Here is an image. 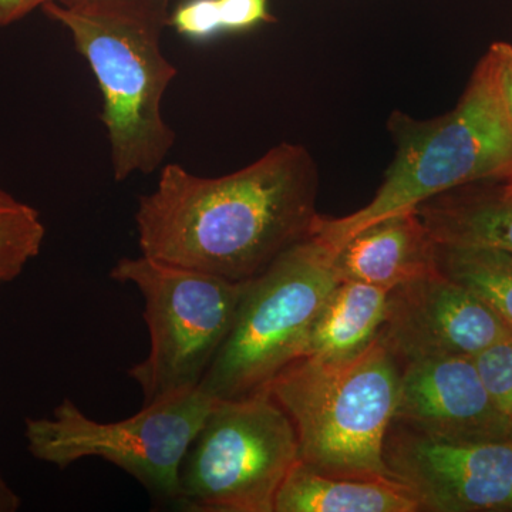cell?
<instances>
[{"mask_svg": "<svg viewBox=\"0 0 512 512\" xmlns=\"http://www.w3.org/2000/svg\"><path fill=\"white\" fill-rule=\"evenodd\" d=\"M318 184V168L298 144H279L222 177L165 164L156 190L138 201L141 254L228 281H251L311 237Z\"/></svg>", "mask_w": 512, "mask_h": 512, "instance_id": "obj_1", "label": "cell"}, {"mask_svg": "<svg viewBox=\"0 0 512 512\" xmlns=\"http://www.w3.org/2000/svg\"><path fill=\"white\" fill-rule=\"evenodd\" d=\"M42 9L69 30L99 84L114 180L153 174L175 143L163 116L164 94L178 74L163 52L170 2L92 0Z\"/></svg>", "mask_w": 512, "mask_h": 512, "instance_id": "obj_2", "label": "cell"}, {"mask_svg": "<svg viewBox=\"0 0 512 512\" xmlns=\"http://www.w3.org/2000/svg\"><path fill=\"white\" fill-rule=\"evenodd\" d=\"M396 157L373 200L342 218L319 215L312 234L338 249L373 222L477 181L512 177V126L498 86L494 47L480 60L456 109L419 121L389 120Z\"/></svg>", "mask_w": 512, "mask_h": 512, "instance_id": "obj_3", "label": "cell"}, {"mask_svg": "<svg viewBox=\"0 0 512 512\" xmlns=\"http://www.w3.org/2000/svg\"><path fill=\"white\" fill-rule=\"evenodd\" d=\"M402 365L379 338L342 362L299 357L264 392L288 414L299 461L323 474L394 478L384 444L399 400Z\"/></svg>", "mask_w": 512, "mask_h": 512, "instance_id": "obj_4", "label": "cell"}, {"mask_svg": "<svg viewBox=\"0 0 512 512\" xmlns=\"http://www.w3.org/2000/svg\"><path fill=\"white\" fill-rule=\"evenodd\" d=\"M335 256L336 249L311 235L251 279L201 389L215 399L264 392L282 369L302 357L316 316L342 281Z\"/></svg>", "mask_w": 512, "mask_h": 512, "instance_id": "obj_5", "label": "cell"}, {"mask_svg": "<svg viewBox=\"0 0 512 512\" xmlns=\"http://www.w3.org/2000/svg\"><path fill=\"white\" fill-rule=\"evenodd\" d=\"M110 278L143 295L150 352L127 370L143 393V406L200 387L231 332L249 281H228L143 254L120 258Z\"/></svg>", "mask_w": 512, "mask_h": 512, "instance_id": "obj_6", "label": "cell"}, {"mask_svg": "<svg viewBox=\"0 0 512 512\" xmlns=\"http://www.w3.org/2000/svg\"><path fill=\"white\" fill-rule=\"evenodd\" d=\"M298 461L292 421L271 394L217 399L181 463L174 507L274 512L276 494Z\"/></svg>", "mask_w": 512, "mask_h": 512, "instance_id": "obj_7", "label": "cell"}, {"mask_svg": "<svg viewBox=\"0 0 512 512\" xmlns=\"http://www.w3.org/2000/svg\"><path fill=\"white\" fill-rule=\"evenodd\" d=\"M215 402L195 387L143 406L128 419L100 423L64 399L52 416L25 420L26 443L33 457L62 470L87 457L109 461L158 503L175 505L181 463Z\"/></svg>", "mask_w": 512, "mask_h": 512, "instance_id": "obj_8", "label": "cell"}, {"mask_svg": "<svg viewBox=\"0 0 512 512\" xmlns=\"http://www.w3.org/2000/svg\"><path fill=\"white\" fill-rule=\"evenodd\" d=\"M384 461L421 511L512 512V440H436L393 423Z\"/></svg>", "mask_w": 512, "mask_h": 512, "instance_id": "obj_9", "label": "cell"}, {"mask_svg": "<svg viewBox=\"0 0 512 512\" xmlns=\"http://www.w3.org/2000/svg\"><path fill=\"white\" fill-rule=\"evenodd\" d=\"M511 332L491 306L439 269L390 289L377 338L403 366L433 357H474Z\"/></svg>", "mask_w": 512, "mask_h": 512, "instance_id": "obj_10", "label": "cell"}, {"mask_svg": "<svg viewBox=\"0 0 512 512\" xmlns=\"http://www.w3.org/2000/svg\"><path fill=\"white\" fill-rule=\"evenodd\" d=\"M393 423L436 440H512V419L495 406L467 356L403 365Z\"/></svg>", "mask_w": 512, "mask_h": 512, "instance_id": "obj_11", "label": "cell"}, {"mask_svg": "<svg viewBox=\"0 0 512 512\" xmlns=\"http://www.w3.org/2000/svg\"><path fill=\"white\" fill-rule=\"evenodd\" d=\"M342 281L390 289L439 271V245L414 210L373 222L336 249Z\"/></svg>", "mask_w": 512, "mask_h": 512, "instance_id": "obj_12", "label": "cell"}, {"mask_svg": "<svg viewBox=\"0 0 512 512\" xmlns=\"http://www.w3.org/2000/svg\"><path fill=\"white\" fill-rule=\"evenodd\" d=\"M417 214L441 247L494 248L512 255V184L477 181L421 202Z\"/></svg>", "mask_w": 512, "mask_h": 512, "instance_id": "obj_13", "label": "cell"}, {"mask_svg": "<svg viewBox=\"0 0 512 512\" xmlns=\"http://www.w3.org/2000/svg\"><path fill=\"white\" fill-rule=\"evenodd\" d=\"M419 500L396 478L336 477L298 463L275 498L274 512H419Z\"/></svg>", "mask_w": 512, "mask_h": 512, "instance_id": "obj_14", "label": "cell"}, {"mask_svg": "<svg viewBox=\"0 0 512 512\" xmlns=\"http://www.w3.org/2000/svg\"><path fill=\"white\" fill-rule=\"evenodd\" d=\"M387 295L379 286L340 281L316 316L302 357L342 362L360 355L379 335Z\"/></svg>", "mask_w": 512, "mask_h": 512, "instance_id": "obj_15", "label": "cell"}, {"mask_svg": "<svg viewBox=\"0 0 512 512\" xmlns=\"http://www.w3.org/2000/svg\"><path fill=\"white\" fill-rule=\"evenodd\" d=\"M439 269L512 326V255L494 248L441 247Z\"/></svg>", "mask_w": 512, "mask_h": 512, "instance_id": "obj_16", "label": "cell"}, {"mask_svg": "<svg viewBox=\"0 0 512 512\" xmlns=\"http://www.w3.org/2000/svg\"><path fill=\"white\" fill-rule=\"evenodd\" d=\"M271 0H187L171 12L170 26L190 39H207L221 30L274 22Z\"/></svg>", "mask_w": 512, "mask_h": 512, "instance_id": "obj_17", "label": "cell"}, {"mask_svg": "<svg viewBox=\"0 0 512 512\" xmlns=\"http://www.w3.org/2000/svg\"><path fill=\"white\" fill-rule=\"evenodd\" d=\"M45 237L39 212L0 188V285L22 274L40 254Z\"/></svg>", "mask_w": 512, "mask_h": 512, "instance_id": "obj_18", "label": "cell"}, {"mask_svg": "<svg viewBox=\"0 0 512 512\" xmlns=\"http://www.w3.org/2000/svg\"><path fill=\"white\" fill-rule=\"evenodd\" d=\"M473 360L495 406L512 419V332Z\"/></svg>", "mask_w": 512, "mask_h": 512, "instance_id": "obj_19", "label": "cell"}, {"mask_svg": "<svg viewBox=\"0 0 512 512\" xmlns=\"http://www.w3.org/2000/svg\"><path fill=\"white\" fill-rule=\"evenodd\" d=\"M86 2H92V0H0V28L18 22L29 15L32 10L43 8L46 3L74 6Z\"/></svg>", "mask_w": 512, "mask_h": 512, "instance_id": "obj_20", "label": "cell"}, {"mask_svg": "<svg viewBox=\"0 0 512 512\" xmlns=\"http://www.w3.org/2000/svg\"><path fill=\"white\" fill-rule=\"evenodd\" d=\"M498 59V86L505 113L512 126V46L498 42L493 45Z\"/></svg>", "mask_w": 512, "mask_h": 512, "instance_id": "obj_21", "label": "cell"}, {"mask_svg": "<svg viewBox=\"0 0 512 512\" xmlns=\"http://www.w3.org/2000/svg\"><path fill=\"white\" fill-rule=\"evenodd\" d=\"M20 505H22V501H20L19 495L13 491V488L0 474V512L18 511Z\"/></svg>", "mask_w": 512, "mask_h": 512, "instance_id": "obj_22", "label": "cell"}, {"mask_svg": "<svg viewBox=\"0 0 512 512\" xmlns=\"http://www.w3.org/2000/svg\"><path fill=\"white\" fill-rule=\"evenodd\" d=\"M503 180L508 181V183L512 184V177L511 178H503Z\"/></svg>", "mask_w": 512, "mask_h": 512, "instance_id": "obj_23", "label": "cell"}]
</instances>
